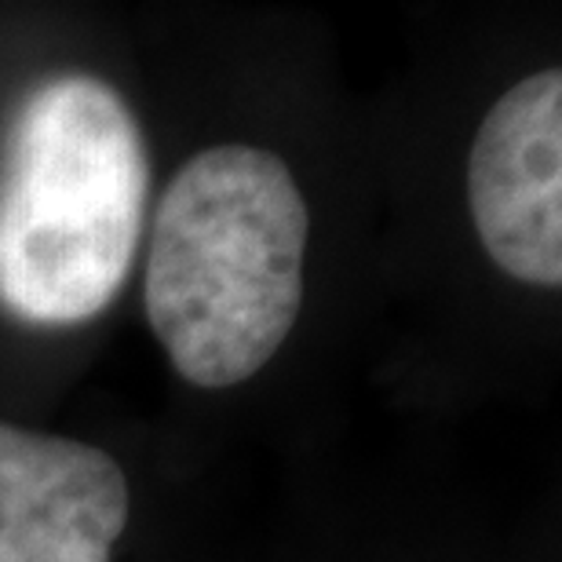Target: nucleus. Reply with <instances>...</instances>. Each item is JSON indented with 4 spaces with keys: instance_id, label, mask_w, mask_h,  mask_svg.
Returning a JSON list of instances; mask_svg holds the SVG:
<instances>
[{
    "instance_id": "f257e3e1",
    "label": "nucleus",
    "mask_w": 562,
    "mask_h": 562,
    "mask_svg": "<svg viewBox=\"0 0 562 562\" xmlns=\"http://www.w3.org/2000/svg\"><path fill=\"white\" fill-rule=\"evenodd\" d=\"M307 201L271 150L209 146L157 201L146 318L176 373L234 387L278 355L303 307Z\"/></svg>"
},
{
    "instance_id": "20e7f679",
    "label": "nucleus",
    "mask_w": 562,
    "mask_h": 562,
    "mask_svg": "<svg viewBox=\"0 0 562 562\" xmlns=\"http://www.w3.org/2000/svg\"><path fill=\"white\" fill-rule=\"evenodd\" d=\"M128 512L106 449L0 420V562H110Z\"/></svg>"
},
{
    "instance_id": "f03ea898",
    "label": "nucleus",
    "mask_w": 562,
    "mask_h": 562,
    "mask_svg": "<svg viewBox=\"0 0 562 562\" xmlns=\"http://www.w3.org/2000/svg\"><path fill=\"white\" fill-rule=\"evenodd\" d=\"M146 150L128 103L92 74L41 81L0 154V307L77 325L110 307L136 260Z\"/></svg>"
},
{
    "instance_id": "7ed1b4c3",
    "label": "nucleus",
    "mask_w": 562,
    "mask_h": 562,
    "mask_svg": "<svg viewBox=\"0 0 562 562\" xmlns=\"http://www.w3.org/2000/svg\"><path fill=\"white\" fill-rule=\"evenodd\" d=\"M468 205L482 249L504 274L562 285V74L508 88L468 157Z\"/></svg>"
}]
</instances>
